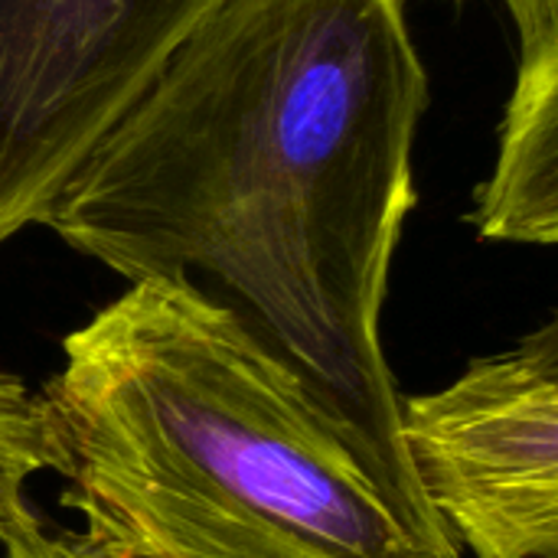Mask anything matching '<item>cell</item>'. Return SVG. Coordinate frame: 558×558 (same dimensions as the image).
<instances>
[{
  "instance_id": "6da1fadb",
  "label": "cell",
  "mask_w": 558,
  "mask_h": 558,
  "mask_svg": "<svg viewBox=\"0 0 558 558\" xmlns=\"http://www.w3.org/2000/svg\"><path fill=\"white\" fill-rule=\"evenodd\" d=\"M428 72L402 0H216L39 226L124 281L203 275L307 383L428 546L383 307Z\"/></svg>"
},
{
  "instance_id": "7a4b0ae2",
  "label": "cell",
  "mask_w": 558,
  "mask_h": 558,
  "mask_svg": "<svg viewBox=\"0 0 558 558\" xmlns=\"http://www.w3.org/2000/svg\"><path fill=\"white\" fill-rule=\"evenodd\" d=\"M39 399L78 556L448 558L298 369L193 281H131L62 340Z\"/></svg>"
},
{
  "instance_id": "3957f363",
  "label": "cell",
  "mask_w": 558,
  "mask_h": 558,
  "mask_svg": "<svg viewBox=\"0 0 558 558\" xmlns=\"http://www.w3.org/2000/svg\"><path fill=\"white\" fill-rule=\"evenodd\" d=\"M216 0H0V242L52 196Z\"/></svg>"
},
{
  "instance_id": "277c9868",
  "label": "cell",
  "mask_w": 558,
  "mask_h": 558,
  "mask_svg": "<svg viewBox=\"0 0 558 558\" xmlns=\"http://www.w3.org/2000/svg\"><path fill=\"white\" fill-rule=\"evenodd\" d=\"M399 432L461 556L558 558V324L402 396Z\"/></svg>"
},
{
  "instance_id": "5b68a950",
  "label": "cell",
  "mask_w": 558,
  "mask_h": 558,
  "mask_svg": "<svg viewBox=\"0 0 558 558\" xmlns=\"http://www.w3.org/2000/svg\"><path fill=\"white\" fill-rule=\"evenodd\" d=\"M471 222L487 242H558V29L520 36V75L497 167L477 193Z\"/></svg>"
},
{
  "instance_id": "8992f818",
  "label": "cell",
  "mask_w": 558,
  "mask_h": 558,
  "mask_svg": "<svg viewBox=\"0 0 558 558\" xmlns=\"http://www.w3.org/2000/svg\"><path fill=\"white\" fill-rule=\"evenodd\" d=\"M56 471L59 454L39 392L0 376V539L29 513L26 484Z\"/></svg>"
},
{
  "instance_id": "52a82bcc",
  "label": "cell",
  "mask_w": 558,
  "mask_h": 558,
  "mask_svg": "<svg viewBox=\"0 0 558 558\" xmlns=\"http://www.w3.org/2000/svg\"><path fill=\"white\" fill-rule=\"evenodd\" d=\"M504 3L510 7L520 36L558 29V0H504Z\"/></svg>"
},
{
  "instance_id": "ba28073f",
  "label": "cell",
  "mask_w": 558,
  "mask_h": 558,
  "mask_svg": "<svg viewBox=\"0 0 558 558\" xmlns=\"http://www.w3.org/2000/svg\"><path fill=\"white\" fill-rule=\"evenodd\" d=\"M23 536H26V543H29L36 558H85L62 539L59 530H46V523L36 513H29L23 520Z\"/></svg>"
},
{
  "instance_id": "9c48e42d",
  "label": "cell",
  "mask_w": 558,
  "mask_h": 558,
  "mask_svg": "<svg viewBox=\"0 0 558 558\" xmlns=\"http://www.w3.org/2000/svg\"><path fill=\"white\" fill-rule=\"evenodd\" d=\"M33 513V510H29ZM26 513V517H29ZM23 517V520H26ZM23 520L0 539V558H36L33 556V549H29V543H26V536H23Z\"/></svg>"
}]
</instances>
